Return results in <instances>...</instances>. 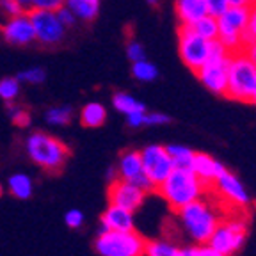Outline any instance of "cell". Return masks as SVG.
Here are the masks:
<instances>
[{
  "instance_id": "4dcf8cb0",
  "label": "cell",
  "mask_w": 256,
  "mask_h": 256,
  "mask_svg": "<svg viewBox=\"0 0 256 256\" xmlns=\"http://www.w3.org/2000/svg\"><path fill=\"white\" fill-rule=\"evenodd\" d=\"M64 6V0H30V11L41 9V11H57Z\"/></svg>"
},
{
  "instance_id": "8992f818",
  "label": "cell",
  "mask_w": 256,
  "mask_h": 256,
  "mask_svg": "<svg viewBox=\"0 0 256 256\" xmlns=\"http://www.w3.org/2000/svg\"><path fill=\"white\" fill-rule=\"evenodd\" d=\"M249 11H251L249 6H236V8H228L217 18V24H219L217 40L228 48V52H236L244 46Z\"/></svg>"
},
{
  "instance_id": "ba28073f",
  "label": "cell",
  "mask_w": 256,
  "mask_h": 256,
  "mask_svg": "<svg viewBox=\"0 0 256 256\" xmlns=\"http://www.w3.org/2000/svg\"><path fill=\"white\" fill-rule=\"evenodd\" d=\"M178 43H180L178 50H180L182 60L185 62V66L194 73L203 68V64L206 62L208 57L210 41L196 34L190 25L180 24V27H178Z\"/></svg>"
},
{
  "instance_id": "8d00e7d4",
  "label": "cell",
  "mask_w": 256,
  "mask_h": 256,
  "mask_svg": "<svg viewBox=\"0 0 256 256\" xmlns=\"http://www.w3.org/2000/svg\"><path fill=\"white\" fill-rule=\"evenodd\" d=\"M0 11L4 12L8 18L20 14V12H25L24 9L20 8V4L16 2V0H0Z\"/></svg>"
},
{
  "instance_id": "603a6c76",
  "label": "cell",
  "mask_w": 256,
  "mask_h": 256,
  "mask_svg": "<svg viewBox=\"0 0 256 256\" xmlns=\"http://www.w3.org/2000/svg\"><path fill=\"white\" fill-rule=\"evenodd\" d=\"M112 105H114L116 110L123 112L124 116L137 110H146L142 102H139L132 94H128V92H116V94L112 96Z\"/></svg>"
},
{
  "instance_id": "ffe728a7",
  "label": "cell",
  "mask_w": 256,
  "mask_h": 256,
  "mask_svg": "<svg viewBox=\"0 0 256 256\" xmlns=\"http://www.w3.org/2000/svg\"><path fill=\"white\" fill-rule=\"evenodd\" d=\"M107 120V108L105 105L98 104V102H91L88 104L82 112H80V123L86 128H98L105 123Z\"/></svg>"
},
{
  "instance_id": "bcb514c9",
  "label": "cell",
  "mask_w": 256,
  "mask_h": 256,
  "mask_svg": "<svg viewBox=\"0 0 256 256\" xmlns=\"http://www.w3.org/2000/svg\"><path fill=\"white\" fill-rule=\"evenodd\" d=\"M256 4V0H248V6H254Z\"/></svg>"
},
{
  "instance_id": "83f0119b",
  "label": "cell",
  "mask_w": 256,
  "mask_h": 256,
  "mask_svg": "<svg viewBox=\"0 0 256 256\" xmlns=\"http://www.w3.org/2000/svg\"><path fill=\"white\" fill-rule=\"evenodd\" d=\"M20 94V80L14 76H6L0 80V98L6 104H12Z\"/></svg>"
},
{
  "instance_id": "d6a6232c",
  "label": "cell",
  "mask_w": 256,
  "mask_h": 256,
  "mask_svg": "<svg viewBox=\"0 0 256 256\" xmlns=\"http://www.w3.org/2000/svg\"><path fill=\"white\" fill-rule=\"evenodd\" d=\"M204 4H206L208 14L216 16V18H219V16L230 8L228 0H204Z\"/></svg>"
},
{
  "instance_id": "30bf717a",
  "label": "cell",
  "mask_w": 256,
  "mask_h": 256,
  "mask_svg": "<svg viewBox=\"0 0 256 256\" xmlns=\"http://www.w3.org/2000/svg\"><path fill=\"white\" fill-rule=\"evenodd\" d=\"M139 153H140V160H142L144 172H146L150 180L155 184V187L162 184L169 176V172L174 169L172 158L169 156L166 146L152 144V146H146V148Z\"/></svg>"
},
{
  "instance_id": "4316f807",
  "label": "cell",
  "mask_w": 256,
  "mask_h": 256,
  "mask_svg": "<svg viewBox=\"0 0 256 256\" xmlns=\"http://www.w3.org/2000/svg\"><path fill=\"white\" fill-rule=\"evenodd\" d=\"M73 110L66 105H60V107H52L44 112V120L48 121L54 126H62V124H68L72 121Z\"/></svg>"
},
{
  "instance_id": "7c38bea8",
  "label": "cell",
  "mask_w": 256,
  "mask_h": 256,
  "mask_svg": "<svg viewBox=\"0 0 256 256\" xmlns=\"http://www.w3.org/2000/svg\"><path fill=\"white\" fill-rule=\"evenodd\" d=\"M107 196L110 204H116L124 210L136 212L137 208L142 206L144 200H146V192L140 190L137 185L130 184V182L123 180V178H116L108 184Z\"/></svg>"
},
{
  "instance_id": "5bb4252c",
  "label": "cell",
  "mask_w": 256,
  "mask_h": 256,
  "mask_svg": "<svg viewBox=\"0 0 256 256\" xmlns=\"http://www.w3.org/2000/svg\"><path fill=\"white\" fill-rule=\"evenodd\" d=\"M2 34L8 43L16 44V46H27L36 41V34H34L28 12H20V14L8 18V22L2 25Z\"/></svg>"
},
{
  "instance_id": "2e32d148",
  "label": "cell",
  "mask_w": 256,
  "mask_h": 256,
  "mask_svg": "<svg viewBox=\"0 0 256 256\" xmlns=\"http://www.w3.org/2000/svg\"><path fill=\"white\" fill-rule=\"evenodd\" d=\"M190 169L196 172V176L203 182L206 187L214 184L217 178L224 174L228 169L220 164L219 160H216L214 156L206 155V153H194V158H192Z\"/></svg>"
},
{
  "instance_id": "4fadbf2b",
  "label": "cell",
  "mask_w": 256,
  "mask_h": 256,
  "mask_svg": "<svg viewBox=\"0 0 256 256\" xmlns=\"http://www.w3.org/2000/svg\"><path fill=\"white\" fill-rule=\"evenodd\" d=\"M210 187L216 188V192H219L222 200L235 208H248L251 204V198H249L244 184L232 171H226Z\"/></svg>"
},
{
  "instance_id": "1f68e13d",
  "label": "cell",
  "mask_w": 256,
  "mask_h": 256,
  "mask_svg": "<svg viewBox=\"0 0 256 256\" xmlns=\"http://www.w3.org/2000/svg\"><path fill=\"white\" fill-rule=\"evenodd\" d=\"M126 56L132 62L146 59V52H144V48L140 46V43H137L136 40H130L126 43Z\"/></svg>"
},
{
  "instance_id": "60d3db41",
  "label": "cell",
  "mask_w": 256,
  "mask_h": 256,
  "mask_svg": "<svg viewBox=\"0 0 256 256\" xmlns=\"http://www.w3.org/2000/svg\"><path fill=\"white\" fill-rule=\"evenodd\" d=\"M200 251H201V256H226V254H222L220 251H217V249H214L212 246H208V244L200 246Z\"/></svg>"
},
{
  "instance_id": "7402d4cb",
  "label": "cell",
  "mask_w": 256,
  "mask_h": 256,
  "mask_svg": "<svg viewBox=\"0 0 256 256\" xmlns=\"http://www.w3.org/2000/svg\"><path fill=\"white\" fill-rule=\"evenodd\" d=\"M190 27L196 34H200L201 38H204V40H208V41L217 40V36H219V24H217L216 16L204 14L203 18L194 22Z\"/></svg>"
},
{
  "instance_id": "ab89813d",
  "label": "cell",
  "mask_w": 256,
  "mask_h": 256,
  "mask_svg": "<svg viewBox=\"0 0 256 256\" xmlns=\"http://www.w3.org/2000/svg\"><path fill=\"white\" fill-rule=\"evenodd\" d=\"M242 52H244L246 56H248V59L256 66V40L244 43V46H242Z\"/></svg>"
},
{
  "instance_id": "d590c367",
  "label": "cell",
  "mask_w": 256,
  "mask_h": 256,
  "mask_svg": "<svg viewBox=\"0 0 256 256\" xmlns=\"http://www.w3.org/2000/svg\"><path fill=\"white\" fill-rule=\"evenodd\" d=\"M249 8H251V11H249V22H248V28H246L244 43L256 40V4L249 6Z\"/></svg>"
},
{
  "instance_id": "7bdbcfd3",
  "label": "cell",
  "mask_w": 256,
  "mask_h": 256,
  "mask_svg": "<svg viewBox=\"0 0 256 256\" xmlns=\"http://www.w3.org/2000/svg\"><path fill=\"white\" fill-rule=\"evenodd\" d=\"M230 8H236V6H248V0H228Z\"/></svg>"
},
{
  "instance_id": "e0dca14e",
  "label": "cell",
  "mask_w": 256,
  "mask_h": 256,
  "mask_svg": "<svg viewBox=\"0 0 256 256\" xmlns=\"http://www.w3.org/2000/svg\"><path fill=\"white\" fill-rule=\"evenodd\" d=\"M108 230H116V232H130L136 230L134 222V212L124 210L116 204H108V208L102 216V228L100 233L108 232Z\"/></svg>"
},
{
  "instance_id": "f1b7e54d",
  "label": "cell",
  "mask_w": 256,
  "mask_h": 256,
  "mask_svg": "<svg viewBox=\"0 0 256 256\" xmlns=\"http://www.w3.org/2000/svg\"><path fill=\"white\" fill-rule=\"evenodd\" d=\"M16 78L22 82H25V84H41L44 78H46V72H44L43 68H28V70H24L22 73H18V76Z\"/></svg>"
},
{
  "instance_id": "74e56055",
  "label": "cell",
  "mask_w": 256,
  "mask_h": 256,
  "mask_svg": "<svg viewBox=\"0 0 256 256\" xmlns=\"http://www.w3.org/2000/svg\"><path fill=\"white\" fill-rule=\"evenodd\" d=\"M56 12H57V16H59L60 24H62L66 28H72L73 25L76 24V16L73 14V12L70 11V9L66 8V6H62V8H59Z\"/></svg>"
},
{
  "instance_id": "7dc6e473",
  "label": "cell",
  "mask_w": 256,
  "mask_h": 256,
  "mask_svg": "<svg viewBox=\"0 0 256 256\" xmlns=\"http://www.w3.org/2000/svg\"><path fill=\"white\" fill-rule=\"evenodd\" d=\"M0 196H2V185H0Z\"/></svg>"
},
{
  "instance_id": "d4e9b609",
  "label": "cell",
  "mask_w": 256,
  "mask_h": 256,
  "mask_svg": "<svg viewBox=\"0 0 256 256\" xmlns=\"http://www.w3.org/2000/svg\"><path fill=\"white\" fill-rule=\"evenodd\" d=\"M166 150H168L169 156L172 158L174 168H190L196 152H192L190 148L182 146V144H169V146H166Z\"/></svg>"
},
{
  "instance_id": "f35d334b",
  "label": "cell",
  "mask_w": 256,
  "mask_h": 256,
  "mask_svg": "<svg viewBox=\"0 0 256 256\" xmlns=\"http://www.w3.org/2000/svg\"><path fill=\"white\" fill-rule=\"evenodd\" d=\"M144 114H146V110H137L132 112V114H126V124L130 128L144 126Z\"/></svg>"
},
{
  "instance_id": "5b68a950",
  "label": "cell",
  "mask_w": 256,
  "mask_h": 256,
  "mask_svg": "<svg viewBox=\"0 0 256 256\" xmlns=\"http://www.w3.org/2000/svg\"><path fill=\"white\" fill-rule=\"evenodd\" d=\"M146 240L142 235L130 232H116L108 230L98 235L94 240V251L100 256H144Z\"/></svg>"
},
{
  "instance_id": "9c48e42d",
  "label": "cell",
  "mask_w": 256,
  "mask_h": 256,
  "mask_svg": "<svg viewBox=\"0 0 256 256\" xmlns=\"http://www.w3.org/2000/svg\"><path fill=\"white\" fill-rule=\"evenodd\" d=\"M28 18L32 22V27H34L36 41L40 44H43V46H56V44L62 43L68 28L60 24L56 11L34 9V11L28 12Z\"/></svg>"
},
{
  "instance_id": "7a4b0ae2",
  "label": "cell",
  "mask_w": 256,
  "mask_h": 256,
  "mask_svg": "<svg viewBox=\"0 0 256 256\" xmlns=\"http://www.w3.org/2000/svg\"><path fill=\"white\" fill-rule=\"evenodd\" d=\"M25 150L28 158L48 172L62 171L64 164L72 155L62 140L44 132H32L25 140Z\"/></svg>"
},
{
  "instance_id": "3957f363",
  "label": "cell",
  "mask_w": 256,
  "mask_h": 256,
  "mask_svg": "<svg viewBox=\"0 0 256 256\" xmlns=\"http://www.w3.org/2000/svg\"><path fill=\"white\" fill-rule=\"evenodd\" d=\"M178 217H180L182 226L188 233V236L198 244H206L214 230L217 228V224L220 222L214 206L203 196L180 208Z\"/></svg>"
},
{
  "instance_id": "9a60e30c",
  "label": "cell",
  "mask_w": 256,
  "mask_h": 256,
  "mask_svg": "<svg viewBox=\"0 0 256 256\" xmlns=\"http://www.w3.org/2000/svg\"><path fill=\"white\" fill-rule=\"evenodd\" d=\"M196 75L208 91L226 96V88H228V59L219 60V62H204L203 68L196 72Z\"/></svg>"
},
{
  "instance_id": "f546056e",
  "label": "cell",
  "mask_w": 256,
  "mask_h": 256,
  "mask_svg": "<svg viewBox=\"0 0 256 256\" xmlns=\"http://www.w3.org/2000/svg\"><path fill=\"white\" fill-rule=\"evenodd\" d=\"M8 114L9 118L12 120V123L16 126H27L30 123V114H28L25 108H22L20 105H14V104H8Z\"/></svg>"
},
{
  "instance_id": "6da1fadb",
  "label": "cell",
  "mask_w": 256,
  "mask_h": 256,
  "mask_svg": "<svg viewBox=\"0 0 256 256\" xmlns=\"http://www.w3.org/2000/svg\"><path fill=\"white\" fill-rule=\"evenodd\" d=\"M204 188L206 185L190 168H174L162 184L156 185V192L176 212L203 196Z\"/></svg>"
},
{
  "instance_id": "44dd1931",
  "label": "cell",
  "mask_w": 256,
  "mask_h": 256,
  "mask_svg": "<svg viewBox=\"0 0 256 256\" xmlns=\"http://www.w3.org/2000/svg\"><path fill=\"white\" fill-rule=\"evenodd\" d=\"M8 187L16 200H28L32 196V180L24 172H16L9 178Z\"/></svg>"
},
{
  "instance_id": "f6af8a7d",
  "label": "cell",
  "mask_w": 256,
  "mask_h": 256,
  "mask_svg": "<svg viewBox=\"0 0 256 256\" xmlns=\"http://www.w3.org/2000/svg\"><path fill=\"white\" fill-rule=\"evenodd\" d=\"M146 2H148L150 6H156L160 2V0H146Z\"/></svg>"
},
{
  "instance_id": "cb8c5ba5",
  "label": "cell",
  "mask_w": 256,
  "mask_h": 256,
  "mask_svg": "<svg viewBox=\"0 0 256 256\" xmlns=\"http://www.w3.org/2000/svg\"><path fill=\"white\" fill-rule=\"evenodd\" d=\"M144 256H180V248L168 240H150L144 248Z\"/></svg>"
},
{
  "instance_id": "52a82bcc",
  "label": "cell",
  "mask_w": 256,
  "mask_h": 256,
  "mask_svg": "<svg viewBox=\"0 0 256 256\" xmlns=\"http://www.w3.org/2000/svg\"><path fill=\"white\" fill-rule=\"evenodd\" d=\"M246 236H248V222L244 219H228L217 224L206 244L222 254L233 256L246 244Z\"/></svg>"
},
{
  "instance_id": "d6986e66",
  "label": "cell",
  "mask_w": 256,
  "mask_h": 256,
  "mask_svg": "<svg viewBox=\"0 0 256 256\" xmlns=\"http://www.w3.org/2000/svg\"><path fill=\"white\" fill-rule=\"evenodd\" d=\"M64 6L82 22H92L100 9L98 0H64Z\"/></svg>"
},
{
  "instance_id": "836d02e7",
  "label": "cell",
  "mask_w": 256,
  "mask_h": 256,
  "mask_svg": "<svg viewBox=\"0 0 256 256\" xmlns=\"http://www.w3.org/2000/svg\"><path fill=\"white\" fill-rule=\"evenodd\" d=\"M64 222H66V226L72 230H78L82 224H84V214L80 212V210H70V212H66V216H64Z\"/></svg>"
},
{
  "instance_id": "e575fe53",
  "label": "cell",
  "mask_w": 256,
  "mask_h": 256,
  "mask_svg": "<svg viewBox=\"0 0 256 256\" xmlns=\"http://www.w3.org/2000/svg\"><path fill=\"white\" fill-rule=\"evenodd\" d=\"M171 123V118L166 114H158V112H146L144 114V124L146 126H158V124H168Z\"/></svg>"
},
{
  "instance_id": "484cf974",
  "label": "cell",
  "mask_w": 256,
  "mask_h": 256,
  "mask_svg": "<svg viewBox=\"0 0 256 256\" xmlns=\"http://www.w3.org/2000/svg\"><path fill=\"white\" fill-rule=\"evenodd\" d=\"M132 75L140 82H152V80H155L158 76V70H156L155 64L142 59L137 60V62H132Z\"/></svg>"
},
{
  "instance_id": "b9f144b4",
  "label": "cell",
  "mask_w": 256,
  "mask_h": 256,
  "mask_svg": "<svg viewBox=\"0 0 256 256\" xmlns=\"http://www.w3.org/2000/svg\"><path fill=\"white\" fill-rule=\"evenodd\" d=\"M180 256H201L200 246H190V248L180 249Z\"/></svg>"
},
{
  "instance_id": "ee69618b",
  "label": "cell",
  "mask_w": 256,
  "mask_h": 256,
  "mask_svg": "<svg viewBox=\"0 0 256 256\" xmlns=\"http://www.w3.org/2000/svg\"><path fill=\"white\" fill-rule=\"evenodd\" d=\"M249 104H254L256 105V80H254V84H252L251 94H249Z\"/></svg>"
},
{
  "instance_id": "8fae6325",
  "label": "cell",
  "mask_w": 256,
  "mask_h": 256,
  "mask_svg": "<svg viewBox=\"0 0 256 256\" xmlns=\"http://www.w3.org/2000/svg\"><path fill=\"white\" fill-rule=\"evenodd\" d=\"M118 178L130 182V184L137 185L140 190L148 192L156 190L155 184L148 178V174L142 169V160H140V153L128 150V152L121 153L120 164H118Z\"/></svg>"
},
{
  "instance_id": "ac0fdd59",
  "label": "cell",
  "mask_w": 256,
  "mask_h": 256,
  "mask_svg": "<svg viewBox=\"0 0 256 256\" xmlns=\"http://www.w3.org/2000/svg\"><path fill=\"white\" fill-rule=\"evenodd\" d=\"M174 11L182 25H192L204 14H208L204 0H176Z\"/></svg>"
},
{
  "instance_id": "277c9868",
  "label": "cell",
  "mask_w": 256,
  "mask_h": 256,
  "mask_svg": "<svg viewBox=\"0 0 256 256\" xmlns=\"http://www.w3.org/2000/svg\"><path fill=\"white\" fill-rule=\"evenodd\" d=\"M256 80V66L242 50L230 52L228 57V88L226 96L236 102H249L252 84Z\"/></svg>"
}]
</instances>
